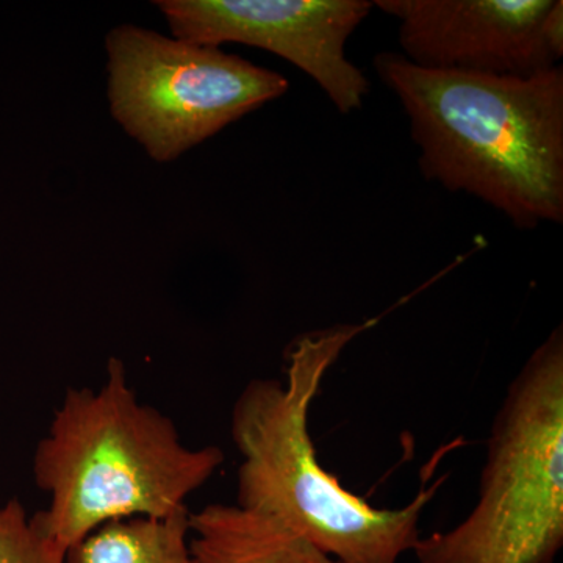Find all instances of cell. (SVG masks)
I'll return each instance as SVG.
<instances>
[{"label":"cell","mask_w":563,"mask_h":563,"mask_svg":"<svg viewBox=\"0 0 563 563\" xmlns=\"http://www.w3.org/2000/svg\"><path fill=\"white\" fill-rule=\"evenodd\" d=\"M0 563H68V551L13 498L0 507Z\"/></svg>","instance_id":"10"},{"label":"cell","mask_w":563,"mask_h":563,"mask_svg":"<svg viewBox=\"0 0 563 563\" xmlns=\"http://www.w3.org/2000/svg\"><path fill=\"white\" fill-rule=\"evenodd\" d=\"M222 462L213 444H185L172 418L141 402L124 363L111 358L98 388L66 391L36 446L33 476L49 504L33 517L69 553L114 521L188 514V498Z\"/></svg>","instance_id":"3"},{"label":"cell","mask_w":563,"mask_h":563,"mask_svg":"<svg viewBox=\"0 0 563 563\" xmlns=\"http://www.w3.org/2000/svg\"><path fill=\"white\" fill-rule=\"evenodd\" d=\"M563 547V332L526 361L493 420L479 498L418 563H554Z\"/></svg>","instance_id":"4"},{"label":"cell","mask_w":563,"mask_h":563,"mask_svg":"<svg viewBox=\"0 0 563 563\" xmlns=\"http://www.w3.org/2000/svg\"><path fill=\"white\" fill-rule=\"evenodd\" d=\"M373 324L302 333L285 355V380H252L231 417L242 455L236 504L290 526L342 563H398L420 540L421 514L444 483L440 477L422 487L401 509H377L321 466L309 431L310 407L333 363Z\"/></svg>","instance_id":"2"},{"label":"cell","mask_w":563,"mask_h":563,"mask_svg":"<svg viewBox=\"0 0 563 563\" xmlns=\"http://www.w3.org/2000/svg\"><path fill=\"white\" fill-rule=\"evenodd\" d=\"M174 38L273 52L317 81L340 113L358 110L368 79L346 44L373 10L366 0H158Z\"/></svg>","instance_id":"6"},{"label":"cell","mask_w":563,"mask_h":563,"mask_svg":"<svg viewBox=\"0 0 563 563\" xmlns=\"http://www.w3.org/2000/svg\"><path fill=\"white\" fill-rule=\"evenodd\" d=\"M421 68L528 77L563 55L561 0H377Z\"/></svg>","instance_id":"7"},{"label":"cell","mask_w":563,"mask_h":563,"mask_svg":"<svg viewBox=\"0 0 563 563\" xmlns=\"http://www.w3.org/2000/svg\"><path fill=\"white\" fill-rule=\"evenodd\" d=\"M422 176L501 211L517 228L563 221V69L528 77L421 68L383 52Z\"/></svg>","instance_id":"1"},{"label":"cell","mask_w":563,"mask_h":563,"mask_svg":"<svg viewBox=\"0 0 563 563\" xmlns=\"http://www.w3.org/2000/svg\"><path fill=\"white\" fill-rule=\"evenodd\" d=\"M195 563H342L301 532L239 504L188 514Z\"/></svg>","instance_id":"8"},{"label":"cell","mask_w":563,"mask_h":563,"mask_svg":"<svg viewBox=\"0 0 563 563\" xmlns=\"http://www.w3.org/2000/svg\"><path fill=\"white\" fill-rule=\"evenodd\" d=\"M188 514L103 526L69 551L68 563H195Z\"/></svg>","instance_id":"9"},{"label":"cell","mask_w":563,"mask_h":563,"mask_svg":"<svg viewBox=\"0 0 563 563\" xmlns=\"http://www.w3.org/2000/svg\"><path fill=\"white\" fill-rule=\"evenodd\" d=\"M106 49L111 114L158 163L288 90L279 73L239 55L132 24L110 31Z\"/></svg>","instance_id":"5"}]
</instances>
